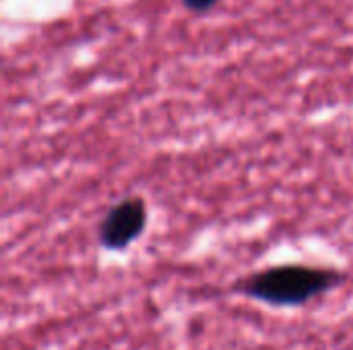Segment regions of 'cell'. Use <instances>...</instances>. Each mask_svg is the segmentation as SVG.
<instances>
[{
    "label": "cell",
    "instance_id": "cell-1",
    "mask_svg": "<svg viewBox=\"0 0 353 350\" xmlns=\"http://www.w3.org/2000/svg\"><path fill=\"white\" fill-rule=\"evenodd\" d=\"M345 281L343 272L304 264L273 266L234 285V293L273 307H302Z\"/></svg>",
    "mask_w": 353,
    "mask_h": 350
},
{
    "label": "cell",
    "instance_id": "cell-2",
    "mask_svg": "<svg viewBox=\"0 0 353 350\" xmlns=\"http://www.w3.org/2000/svg\"><path fill=\"white\" fill-rule=\"evenodd\" d=\"M147 225V210L141 198H126L116 204L99 225V243L110 252H122L141 237Z\"/></svg>",
    "mask_w": 353,
    "mask_h": 350
},
{
    "label": "cell",
    "instance_id": "cell-3",
    "mask_svg": "<svg viewBox=\"0 0 353 350\" xmlns=\"http://www.w3.org/2000/svg\"><path fill=\"white\" fill-rule=\"evenodd\" d=\"M217 0H184V4L192 10H209Z\"/></svg>",
    "mask_w": 353,
    "mask_h": 350
}]
</instances>
